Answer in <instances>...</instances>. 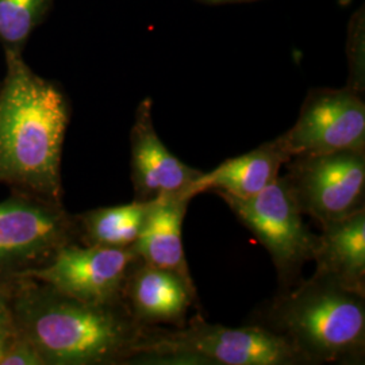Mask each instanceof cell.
Returning <instances> with one entry per match:
<instances>
[{
  "mask_svg": "<svg viewBox=\"0 0 365 365\" xmlns=\"http://www.w3.org/2000/svg\"><path fill=\"white\" fill-rule=\"evenodd\" d=\"M11 303L21 334L45 365L130 364L149 327L123 303H87L30 277L14 280Z\"/></svg>",
  "mask_w": 365,
  "mask_h": 365,
  "instance_id": "6da1fadb",
  "label": "cell"
},
{
  "mask_svg": "<svg viewBox=\"0 0 365 365\" xmlns=\"http://www.w3.org/2000/svg\"><path fill=\"white\" fill-rule=\"evenodd\" d=\"M6 56L0 87V182L13 192L63 202L61 155L69 123L66 95L27 66Z\"/></svg>",
  "mask_w": 365,
  "mask_h": 365,
  "instance_id": "7a4b0ae2",
  "label": "cell"
},
{
  "mask_svg": "<svg viewBox=\"0 0 365 365\" xmlns=\"http://www.w3.org/2000/svg\"><path fill=\"white\" fill-rule=\"evenodd\" d=\"M261 327L287 339L309 364H360L365 353V294L314 272L282 289Z\"/></svg>",
  "mask_w": 365,
  "mask_h": 365,
  "instance_id": "3957f363",
  "label": "cell"
},
{
  "mask_svg": "<svg viewBox=\"0 0 365 365\" xmlns=\"http://www.w3.org/2000/svg\"><path fill=\"white\" fill-rule=\"evenodd\" d=\"M130 364L309 365L283 336L261 325H212L197 314L173 330L149 327Z\"/></svg>",
  "mask_w": 365,
  "mask_h": 365,
  "instance_id": "277c9868",
  "label": "cell"
},
{
  "mask_svg": "<svg viewBox=\"0 0 365 365\" xmlns=\"http://www.w3.org/2000/svg\"><path fill=\"white\" fill-rule=\"evenodd\" d=\"M71 242L78 221L63 202L19 192L0 202V283L25 277Z\"/></svg>",
  "mask_w": 365,
  "mask_h": 365,
  "instance_id": "5b68a950",
  "label": "cell"
},
{
  "mask_svg": "<svg viewBox=\"0 0 365 365\" xmlns=\"http://www.w3.org/2000/svg\"><path fill=\"white\" fill-rule=\"evenodd\" d=\"M240 222L247 226L274 261L282 289L297 284L304 262L313 261L318 242L303 221L283 176L247 199L218 192Z\"/></svg>",
  "mask_w": 365,
  "mask_h": 365,
  "instance_id": "8992f818",
  "label": "cell"
},
{
  "mask_svg": "<svg viewBox=\"0 0 365 365\" xmlns=\"http://www.w3.org/2000/svg\"><path fill=\"white\" fill-rule=\"evenodd\" d=\"M284 167L302 214L319 225L364 209L365 150L291 157Z\"/></svg>",
  "mask_w": 365,
  "mask_h": 365,
  "instance_id": "52a82bcc",
  "label": "cell"
},
{
  "mask_svg": "<svg viewBox=\"0 0 365 365\" xmlns=\"http://www.w3.org/2000/svg\"><path fill=\"white\" fill-rule=\"evenodd\" d=\"M289 157L365 150V103L352 88L313 90L295 125L277 137Z\"/></svg>",
  "mask_w": 365,
  "mask_h": 365,
  "instance_id": "ba28073f",
  "label": "cell"
},
{
  "mask_svg": "<svg viewBox=\"0 0 365 365\" xmlns=\"http://www.w3.org/2000/svg\"><path fill=\"white\" fill-rule=\"evenodd\" d=\"M140 257L133 248H102L71 242L52 260L25 277L93 304L123 303L122 294L131 265Z\"/></svg>",
  "mask_w": 365,
  "mask_h": 365,
  "instance_id": "9c48e42d",
  "label": "cell"
},
{
  "mask_svg": "<svg viewBox=\"0 0 365 365\" xmlns=\"http://www.w3.org/2000/svg\"><path fill=\"white\" fill-rule=\"evenodd\" d=\"M130 146L134 200L152 202L163 196H184L191 200L188 191L203 172L184 164L163 144L153 125L149 98L137 107Z\"/></svg>",
  "mask_w": 365,
  "mask_h": 365,
  "instance_id": "30bf717a",
  "label": "cell"
},
{
  "mask_svg": "<svg viewBox=\"0 0 365 365\" xmlns=\"http://www.w3.org/2000/svg\"><path fill=\"white\" fill-rule=\"evenodd\" d=\"M122 300L141 325L178 327L185 324L190 307L197 303V292L195 284L182 276L138 259L126 277Z\"/></svg>",
  "mask_w": 365,
  "mask_h": 365,
  "instance_id": "8fae6325",
  "label": "cell"
},
{
  "mask_svg": "<svg viewBox=\"0 0 365 365\" xmlns=\"http://www.w3.org/2000/svg\"><path fill=\"white\" fill-rule=\"evenodd\" d=\"M289 158L274 138L245 155L223 161L207 173H202L191 185L188 195L192 199L206 191L223 192L241 199L257 195L280 176V170Z\"/></svg>",
  "mask_w": 365,
  "mask_h": 365,
  "instance_id": "7c38bea8",
  "label": "cell"
},
{
  "mask_svg": "<svg viewBox=\"0 0 365 365\" xmlns=\"http://www.w3.org/2000/svg\"><path fill=\"white\" fill-rule=\"evenodd\" d=\"M190 199L163 196L152 200L143 230L131 248L141 260L168 269L194 284L182 248V226Z\"/></svg>",
  "mask_w": 365,
  "mask_h": 365,
  "instance_id": "4fadbf2b",
  "label": "cell"
},
{
  "mask_svg": "<svg viewBox=\"0 0 365 365\" xmlns=\"http://www.w3.org/2000/svg\"><path fill=\"white\" fill-rule=\"evenodd\" d=\"M313 261L315 272L365 294V209L321 225Z\"/></svg>",
  "mask_w": 365,
  "mask_h": 365,
  "instance_id": "5bb4252c",
  "label": "cell"
},
{
  "mask_svg": "<svg viewBox=\"0 0 365 365\" xmlns=\"http://www.w3.org/2000/svg\"><path fill=\"white\" fill-rule=\"evenodd\" d=\"M152 202L88 210L76 215L78 244L102 248H131L143 230Z\"/></svg>",
  "mask_w": 365,
  "mask_h": 365,
  "instance_id": "9a60e30c",
  "label": "cell"
},
{
  "mask_svg": "<svg viewBox=\"0 0 365 365\" xmlns=\"http://www.w3.org/2000/svg\"><path fill=\"white\" fill-rule=\"evenodd\" d=\"M54 0H0V45L4 54H24L27 41Z\"/></svg>",
  "mask_w": 365,
  "mask_h": 365,
  "instance_id": "2e32d148",
  "label": "cell"
},
{
  "mask_svg": "<svg viewBox=\"0 0 365 365\" xmlns=\"http://www.w3.org/2000/svg\"><path fill=\"white\" fill-rule=\"evenodd\" d=\"M13 283H0V365L9 349L16 341L24 337L18 329L14 315L11 303Z\"/></svg>",
  "mask_w": 365,
  "mask_h": 365,
  "instance_id": "e0dca14e",
  "label": "cell"
},
{
  "mask_svg": "<svg viewBox=\"0 0 365 365\" xmlns=\"http://www.w3.org/2000/svg\"><path fill=\"white\" fill-rule=\"evenodd\" d=\"M1 365H45L36 348L25 337L16 341L6 353Z\"/></svg>",
  "mask_w": 365,
  "mask_h": 365,
  "instance_id": "ac0fdd59",
  "label": "cell"
},
{
  "mask_svg": "<svg viewBox=\"0 0 365 365\" xmlns=\"http://www.w3.org/2000/svg\"><path fill=\"white\" fill-rule=\"evenodd\" d=\"M212 1H223V0H212Z\"/></svg>",
  "mask_w": 365,
  "mask_h": 365,
  "instance_id": "d6986e66",
  "label": "cell"
}]
</instances>
